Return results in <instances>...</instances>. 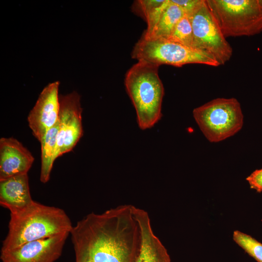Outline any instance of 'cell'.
<instances>
[{"label":"cell","instance_id":"1","mask_svg":"<svg viewBox=\"0 0 262 262\" xmlns=\"http://www.w3.org/2000/svg\"><path fill=\"white\" fill-rule=\"evenodd\" d=\"M133 208L122 205L79 221L70 233L75 262H135L141 237Z\"/></svg>","mask_w":262,"mask_h":262},{"label":"cell","instance_id":"2","mask_svg":"<svg viewBox=\"0 0 262 262\" xmlns=\"http://www.w3.org/2000/svg\"><path fill=\"white\" fill-rule=\"evenodd\" d=\"M73 227L62 209L34 201L25 209L10 213L8 232L1 251L15 249L30 242L70 233Z\"/></svg>","mask_w":262,"mask_h":262},{"label":"cell","instance_id":"3","mask_svg":"<svg viewBox=\"0 0 262 262\" xmlns=\"http://www.w3.org/2000/svg\"><path fill=\"white\" fill-rule=\"evenodd\" d=\"M159 66L147 61H138L125 75L126 91L142 130L152 127L162 116L164 88L159 75Z\"/></svg>","mask_w":262,"mask_h":262},{"label":"cell","instance_id":"4","mask_svg":"<svg viewBox=\"0 0 262 262\" xmlns=\"http://www.w3.org/2000/svg\"><path fill=\"white\" fill-rule=\"evenodd\" d=\"M224 37L250 36L262 32V0H206Z\"/></svg>","mask_w":262,"mask_h":262},{"label":"cell","instance_id":"5","mask_svg":"<svg viewBox=\"0 0 262 262\" xmlns=\"http://www.w3.org/2000/svg\"><path fill=\"white\" fill-rule=\"evenodd\" d=\"M193 114L201 131L212 143L234 135L244 124L241 104L233 98L212 99L195 108Z\"/></svg>","mask_w":262,"mask_h":262},{"label":"cell","instance_id":"6","mask_svg":"<svg viewBox=\"0 0 262 262\" xmlns=\"http://www.w3.org/2000/svg\"><path fill=\"white\" fill-rule=\"evenodd\" d=\"M131 57L160 66L180 67L190 64L212 66H220L212 56L198 50L164 39H147L141 36L135 44Z\"/></svg>","mask_w":262,"mask_h":262},{"label":"cell","instance_id":"7","mask_svg":"<svg viewBox=\"0 0 262 262\" xmlns=\"http://www.w3.org/2000/svg\"><path fill=\"white\" fill-rule=\"evenodd\" d=\"M187 14L192 26L193 49L212 56L220 65L228 62L232 55V48L222 33L206 0H201Z\"/></svg>","mask_w":262,"mask_h":262},{"label":"cell","instance_id":"8","mask_svg":"<svg viewBox=\"0 0 262 262\" xmlns=\"http://www.w3.org/2000/svg\"><path fill=\"white\" fill-rule=\"evenodd\" d=\"M80 100V96L76 91L59 95L56 159L72 150L83 135Z\"/></svg>","mask_w":262,"mask_h":262},{"label":"cell","instance_id":"9","mask_svg":"<svg viewBox=\"0 0 262 262\" xmlns=\"http://www.w3.org/2000/svg\"><path fill=\"white\" fill-rule=\"evenodd\" d=\"M70 233L25 243L15 249L1 251L2 262H54L61 255Z\"/></svg>","mask_w":262,"mask_h":262},{"label":"cell","instance_id":"10","mask_svg":"<svg viewBox=\"0 0 262 262\" xmlns=\"http://www.w3.org/2000/svg\"><path fill=\"white\" fill-rule=\"evenodd\" d=\"M59 85V82L55 81L45 87L29 114V126L39 142L58 121Z\"/></svg>","mask_w":262,"mask_h":262},{"label":"cell","instance_id":"11","mask_svg":"<svg viewBox=\"0 0 262 262\" xmlns=\"http://www.w3.org/2000/svg\"><path fill=\"white\" fill-rule=\"evenodd\" d=\"M34 161L31 153L17 140L0 139V180L27 174Z\"/></svg>","mask_w":262,"mask_h":262},{"label":"cell","instance_id":"12","mask_svg":"<svg viewBox=\"0 0 262 262\" xmlns=\"http://www.w3.org/2000/svg\"><path fill=\"white\" fill-rule=\"evenodd\" d=\"M141 233V246L135 262H171L167 249L154 233L148 213L134 206Z\"/></svg>","mask_w":262,"mask_h":262},{"label":"cell","instance_id":"13","mask_svg":"<svg viewBox=\"0 0 262 262\" xmlns=\"http://www.w3.org/2000/svg\"><path fill=\"white\" fill-rule=\"evenodd\" d=\"M29 188L28 174L0 180V204L10 213L20 212L33 202Z\"/></svg>","mask_w":262,"mask_h":262},{"label":"cell","instance_id":"14","mask_svg":"<svg viewBox=\"0 0 262 262\" xmlns=\"http://www.w3.org/2000/svg\"><path fill=\"white\" fill-rule=\"evenodd\" d=\"M184 15V12L181 8L171 0H168L154 27L148 33L144 32L142 36L147 39H167Z\"/></svg>","mask_w":262,"mask_h":262},{"label":"cell","instance_id":"15","mask_svg":"<svg viewBox=\"0 0 262 262\" xmlns=\"http://www.w3.org/2000/svg\"><path fill=\"white\" fill-rule=\"evenodd\" d=\"M58 131L59 122L57 121L40 142L41 149L40 180L44 183L49 180L53 163L56 160Z\"/></svg>","mask_w":262,"mask_h":262},{"label":"cell","instance_id":"16","mask_svg":"<svg viewBox=\"0 0 262 262\" xmlns=\"http://www.w3.org/2000/svg\"><path fill=\"white\" fill-rule=\"evenodd\" d=\"M167 40L193 49V29L190 17L187 14L184 13Z\"/></svg>","mask_w":262,"mask_h":262},{"label":"cell","instance_id":"17","mask_svg":"<svg viewBox=\"0 0 262 262\" xmlns=\"http://www.w3.org/2000/svg\"><path fill=\"white\" fill-rule=\"evenodd\" d=\"M234 241L258 262H262V244L248 234L239 230L233 233Z\"/></svg>","mask_w":262,"mask_h":262},{"label":"cell","instance_id":"18","mask_svg":"<svg viewBox=\"0 0 262 262\" xmlns=\"http://www.w3.org/2000/svg\"><path fill=\"white\" fill-rule=\"evenodd\" d=\"M165 0H139L134 2L132 10L146 22Z\"/></svg>","mask_w":262,"mask_h":262},{"label":"cell","instance_id":"19","mask_svg":"<svg viewBox=\"0 0 262 262\" xmlns=\"http://www.w3.org/2000/svg\"><path fill=\"white\" fill-rule=\"evenodd\" d=\"M246 180L251 189L258 193L262 192V168L253 171Z\"/></svg>","mask_w":262,"mask_h":262},{"label":"cell","instance_id":"20","mask_svg":"<svg viewBox=\"0 0 262 262\" xmlns=\"http://www.w3.org/2000/svg\"><path fill=\"white\" fill-rule=\"evenodd\" d=\"M181 8L185 13H190L199 4L201 0H171Z\"/></svg>","mask_w":262,"mask_h":262}]
</instances>
